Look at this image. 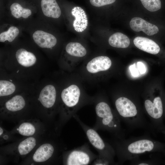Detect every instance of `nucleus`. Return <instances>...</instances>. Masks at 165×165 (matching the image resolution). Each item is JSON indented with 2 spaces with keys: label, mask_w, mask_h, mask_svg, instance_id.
Returning a JSON list of instances; mask_svg holds the SVG:
<instances>
[{
  "label": "nucleus",
  "mask_w": 165,
  "mask_h": 165,
  "mask_svg": "<svg viewBox=\"0 0 165 165\" xmlns=\"http://www.w3.org/2000/svg\"><path fill=\"white\" fill-rule=\"evenodd\" d=\"M18 130L20 134L25 136H29L35 133V129L31 124L28 123H24L20 125Z\"/></svg>",
  "instance_id": "b1692460"
},
{
  "label": "nucleus",
  "mask_w": 165,
  "mask_h": 165,
  "mask_svg": "<svg viewBox=\"0 0 165 165\" xmlns=\"http://www.w3.org/2000/svg\"><path fill=\"white\" fill-rule=\"evenodd\" d=\"M112 65V61L108 57L101 56L94 58L87 63V71L94 74L108 70Z\"/></svg>",
  "instance_id": "1a4fd4ad"
},
{
  "label": "nucleus",
  "mask_w": 165,
  "mask_h": 165,
  "mask_svg": "<svg viewBox=\"0 0 165 165\" xmlns=\"http://www.w3.org/2000/svg\"><path fill=\"white\" fill-rule=\"evenodd\" d=\"M25 105V101L23 97L17 95L6 102V107L8 110L15 112L23 109Z\"/></svg>",
  "instance_id": "6ab92c4d"
},
{
  "label": "nucleus",
  "mask_w": 165,
  "mask_h": 165,
  "mask_svg": "<svg viewBox=\"0 0 165 165\" xmlns=\"http://www.w3.org/2000/svg\"><path fill=\"white\" fill-rule=\"evenodd\" d=\"M108 43L112 46L125 48L130 45V40L126 35L121 32H116L112 35L108 39Z\"/></svg>",
  "instance_id": "dca6fc26"
},
{
  "label": "nucleus",
  "mask_w": 165,
  "mask_h": 165,
  "mask_svg": "<svg viewBox=\"0 0 165 165\" xmlns=\"http://www.w3.org/2000/svg\"><path fill=\"white\" fill-rule=\"evenodd\" d=\"M96 121L94 129L106 131L110 133L115 138L125 139V134L118 115L114 112L106 102L97 103L95 108Z\"/></svg>",
  "instance_id": "f03ea898"
},
{
  "label": "nucleus",
  "mask_w": 165,
  "mask_h": 165,
  "mask_svg": "<svg viewBox=\"0 0 165 165\" xmlns=\"http://www.w3.org/2000/svg\"><path fill=\"white\" fill-rule=\"evenodd\" d=\"M138 66L140 72L142 73H144L145 71V67L144 64L141 62L138 63Z\"/></svg>",
  "instance_id": "cd10ccee"
},
{
  "label": "nucleus",
  "mask_w": 165,
  "mask_h": 165,
  "mask_svg": "<svg viewBox=\"0 0 165 165\" xmlns=\"http://www.w3.org/2000/svg\"><path fill=\"white\" fill-rule=\"evenodd\" d=\"M16 57L18 63L25 67L32 66L36 61V57L33 53L23 48H20L16 51Z\"/></svg>",
  "instance_id": "4468645a"
},
{
  "label": "nucleus",
  "mask_w": 165,
  "mask_h": 165,
  "mask_svg": "<svg viewBox=\"0 0 165 165\" xmlns=\"http://www.w3.org/2000/svg\"><path fill=\"white\" fill-rule=\"evenodd\" d=\"M130 25L134 31L136 32L142 31L148 35H153L159 31L157 26L139 17L132 18L130 22Z\"/></svg>",
  "instance_id": "6e6552de"
},
{
  "label": "nucleus",
  "mask_w": 165,
  "mask_h": 165,
  "mask_svg": "<svg viewBox=\"0 0 165 165\" xmlns=\"http://www.w3.org/2000/svg\"><path fill=\"white\" fill-rule=\"evenodd\" d=\"M72 13L76 17L73 23L75 29L78 32L83 31L87 25V18L84 10L80 6H75L72 8Z\"/></svg>",
  "instance_id": "ddd939ff"
},
{
  "label": "nucleus",
  "mask_w": 165,
  "mask_h": 165,
  "mask_svg": "<svg viewBox=\"0 0 165 165\" xmlns=\"http://www.w3.org/2000/svg\"><path fill=\"white\" fill-rule=\"evenodd\" d=\"M56 97L55 87L51 85L45 86L41 90L38 100L44 107L50 108L54 105Z\"/></svg>",
  "instance_id": "f8f14e48"
},
{
  "label": "nucleus",
  "mask_w": 165,
  "mask_h": 165,
  "mask_svg": "<svg viewBox=\"0 0 165 165\" xmlns=\"http://www.w3.org/2000/svg\"><path fill=\"white\" fill-rule=\"evenodd\" d=\"M130 164L133 165H152L156 164L154 159L151 158L148 160H142L137 156L129 160Z\"/></svg>",
  "instance_id": "393cba45"
},
{
  "label": "nucleus",
  "mask_w": 165,
  "mask_h": 165,
  "mask_svg": "<svg viewBox=\"0 0 165 165\" xmlns=\"http://www.w3.org/2000/svg\"><path fill=\"white\" fill-rule=\"evenodd\" d=\"M93 165H113L115 164V163L105 158L97 156L93 163Z\"/></svg>",
  "instance_id": "bb28decb"
},
{
  "label": "nucleus",
  "mask_w": 165,
  "mask_h": 165,
  "mask_svg": "<svg viewBox=\"0 0 165 165\" xmlns=\"http://www.w3.org/2000/svg\"><path fill=\"white\" fill-rule=\"evenodd\" d=\"M32 37L35 43L42 48H52L57 42V39L54 35L42 30L35 31L32 35Z\"/></svg>",
  "instance_id": "0eeeda50"
},
{
  "label": "nucleus",
  "mask_w": 165,
  "mask_h": 165,
  "mask_svg": "<svg viewBox=\"0 0 165 165\" xmlns=\"http://www.w3.org/2000/svg\"><path fill=\"white\" fill-rule=\"evenodd\" d=\"M134 43L138 49L150 54H156L160 51L159 45L152 40L147 38L137 37L134 39Z\"/></svg>",
  "instance_id": "9d476101"
},
{
  "label": "nucleus",
  "mask_w": 165,
  "mask_h": 165,
  "mask_svg": "<svg viewBox=\"0 0 165 165\" xmlns=\"http://www.w3.org/2000/svg\"><path fill=\"white\" fill-rule=\"evenodd\" d=\"M36 145V140L33 137H29L21 142L18 147L20 155H24L29 153Z\"/></svg>",
  "instance_id": "412c9836"
},
{
  "label": "nucleus",
  "mask_w": 165,
  "mask_h": 165,
  "mask_svg": "<svg viewBox=\"0 0 165 165\" xmlns=\"http://www.w3.org/2000/svg\"><path fill=\"white\" fill-rule=\"evenodd\" d=\"M97 157L90 150L88 146L85 144L70 152L67 158L66 164L88 165Z\"/></svg>",
  "instance_id": "20e7f679"
},
{
  "label": "nucleus",
  "mask_w": 165,
  "mask_h": 165,
  "mask_svg": "<svg viewBox=\"0 0 165 165\" xmlns=\"http://www.w3.org/2000/svg\"><path fill=\"white\" fill-rule=\"evenodd\" d=\"M54 151V148L51 144H43L35 152L33 156V160L37 162L45 161L52 156Z\"/></svg>",
  "instance_id": "2eb2a0df"
},
{
  "label": "nucleus",
  "mask_w": 165,
  "mask_h": 165,
  "mask_svg": "<svg viewBox=\"0 0 165 165\" xmlns=\"http://www.w3.org/2000/svg\"><path fill=\"white\" fill-rule=\"evenodd\" d=\"M144 7L151 12L157 11L161 6L160 0H140Z\"/></svg>",
  "instance_id": "5701e85b"
},
{
  "label": "nucleus",
  "mask_w": 165,
  "mask_h": 165,
  "mask_svg": "<svg viewBox=\"0 0 165 165\" xmlns=\"http://www.w3.org/2000/svg\"><path fill=\"white\" fill-rule=\"evenodd\" d=\"M144 107L151 124L153 127L159 125L163 114V108L162 100L159 97L152 100L146 99L144 101Z\"/></svg>",
  "instance_id": "39448f33"
},
{
  "label": "nucleus",
  "mask_w": 165,
  "mask_h": 165,
  "mask_svg": "<svg viewBox=\"0 0 165 165\" xmlns=\"http://www.w3.org/2000/svg\"><path fill=\"white\" fill-rule=\"evenodd\" d=\"M20 33L19 28L15 26H11L6 31L0 34V42H2L8 41L11 42L18 36Z\"/></svg>",
  "instance_id": "aec40b11"
},
{
  "label": "nucleus",
  "mask_w": 165,
  "mask_h": 165,
  "mask_svg": "<svg viewBox=\"0 0 165 165\" xmlns=\"http://www.w3.org/2000/svg\"><path fill=\"white\" fill-rule=\"evenodd\" d=\"M15 85L9 81L1 80L0 81V96H7L12 94L15 91Z\"/></svg>",
  "instance_id": "4be33fe9"
},
{
  "label": "nucleus",
  "mask_w": 165,
  "mask_h": 165,
  "mask_svg": "<svg viewBox=\"0 0 165 165\" xmlns=\"http://www.w3.org/2000/svg\"><path fill=\"white\" fill-rule=\"evenodd\" d=\"M10 9L12 15L17 19H27L32 14L30 9L24 8L20 4L16 2L13 3Z\"/></svg>",
  "instance_id": "f3484780"
},
{
  "label": "nucleus",
  "mask_w": 165,
  "mask_h": 165,
  "mask_svg": "<svg viewBox=\"0 0 165 165\" xmlns=\"http://www.w3.org/2000/svg\"><path fill=\"white\" fill-rule=\"evenodd\" d=\"M73 116L84 130L90 144L98 152V156L105 158L115 163L114 157L116 155V153L112 145L105 141L96 130L85 124L77 116L75 115Z\"/></svg>",
  "instance_id": "7ed1b4c3"
},
{
  "label": "nucleus",
  "mask_w": 165,
  "mask_h": 165,
  "mask_svg": "<svg viewBox=\"0 0 165 165\" xmlns=\"http://www.w3.org/2000/svg\"><path fill=\"white\" fill-rule=\"evenodd\" d=\"M41 6L43 14L47 17L58 18L61 16V9L56 0H41Z\"/></svg>",
  "instance_id": "9b49d317"
},
{
  "label": "nucleus",
  "mask_w": 165,
  "mask_h": 165,
  "mask_svg": "<svg viewBox=\"0 0 165 165\" xmlns=\"http://www.w3.org/2000/svg\"><path fill=\"white\" fill-rule=\"evenodd\" d=\"M65 50L69 55L74 57H82L87 53L86 48L80 43L70 42L66 45Z\"/></svg>",
  "instance_id": "a211bd4d"
},
{
  "label": "nucleus",
  "mask_w": 165,
  "mask_h": 165,
  "mask_svg": "<svg viewBox=\"0 0 165 165\" xmlns=\"http://www.w3.org/2000/svg\"><path fill=\"white\" fill-rule=\"evenodd\" d=\"M3 132V130L1 127H0V135H1Z\"/></svg>",
  "instance_id": "c85d7f7f"
},
{
  "label": "nucleus",
  "mask_w": 165,
  "mask_h": 165,
  "mask_svg": "<svg viewBox=\"0 0 165 165\" xmlns=\"http://www.w3.org/2000/svg\"><path fill=\"white\" fill-rule=\"evenodd\" d=\"M116 0H89L90 5L96 8H100L112 4Z\"/></svg>",
  "instance_id": "a878e982"
},
{
  "label": "nucleus",
  "mask_w": 165,
  "mask_h": 165,
  "mask_svg": "<svg viewBox=\"0 0 165 165\" xmlns=\"http://www.w3.org/2000/svg\"><path fill=\"white\" fill-rule=\"evenodd\" d=\"M81 92L79 87L72 84L64 89L61 93L62 100L68 107L72 109V115L80 101Z\"/></svg>",
  "instance_id": "423d86ee"
},
{
  "label": "nucleus",
  "mask_w": 165,
  "mask_h": 165,
  "mask_svg": "<svg viewBox=\"0 0 165 165\" xmlns=\"http://www.w3.org/2000/svg\"><path fill=\"white\" fill-rule=\"evenodd\" d=\"M111 144L115 150L119 164L147 152L159 150L162 145L146 135L120 140L115 138Z\"/></svg>",
  "instance_id": "f257e3e1"
}]
</instances>
